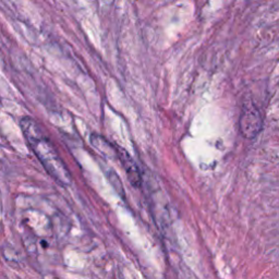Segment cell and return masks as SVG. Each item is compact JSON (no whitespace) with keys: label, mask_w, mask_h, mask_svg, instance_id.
<instances>
[{"label":"cell","mask_w":279,"mask_h":279,"mask_svg":"<svg viewBox=\"0 0 279 279\" xmlns=\"http://www.w3.org/2000/svg\"><path fill=\"white\" fill-rule=\"evenodd\" d=\"M20 126L24 138L50 177L61 185H69L71 173L58 154L55 145L44 133L38 123L31 117H23Z\"/></svg>","instance_id":"cell-1"},{"label":"cell","mask_w":279,"mask_h":279,"mask_svg":"<svg viewBox=\"0 0 279 279\" xmlns=\"http://www.w3.org/2000/svg\"><path fill=\"white\" fill-rule=\"evenodd\" d=\"M240 131L245 139H254L262 130V117L253 104H244L240 116Z\"/></svg>","instance_id":"cell-2"},{"label":"cell","mask_w":279,"mask_h":279,"mask_svg":"<svg viewBox=\"0 0 279 279\" xmlns=\"http://www.w3.org/2000/svg\"><path fill=\"white\" fill-rule=\"evenodd\" d=\"M116 156L120 160V163L122 164L123 169L127 172L128 179L133 187L140 188L142 184V176L140 169L136 166L135 161L132 159V157L130 156L129 153L123 150L122 147L117 146L116 147Z\"/></svg>","instance_id":"cell-3"}]
</instances>
